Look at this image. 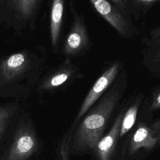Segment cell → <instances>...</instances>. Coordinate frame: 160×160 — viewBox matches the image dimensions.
<instances>
[{
    "label": "cell",
    "mask_w": 160,
    "mask_h": 160,
    "mask_svg": "<svg viewBox=\"0 0 160 160\" xmlns=\"http://www.w3.org/2000/svg\"><path fill=\"white\" fill-rule=\"evenodd\" d=\"M127 77L126 70L122 69L112 85L76 124L70 144V156L92 153L123 96L128 86Z\"/></svg>",
    "instance_id": "1"
},
{
    "label": "cell",
    "mask_w": 160,
    "mask_h": 160,
    "mask_svg": "<svg viewBox=\"0 0 160 160\" xmlns=\"http://www.w3.org/2000/svg\"><path fill=\"white\" fill-rule=\"evenodd\" d=\"M42 149L33 125L30 121L21 122L11 140L0 148V160H35Z\"/></svg>",
    "instance_id": "2"
},
{
    "label": "cell",
    "mask_w": 160,
    "mask_h": 160,
    "mask_svg": "<svg viewBox=\"0 0 160 160\" xmlns=\"http://www.w3.org/2000/svg\"><path fill=\"white\" fill-rule=\"evenodd\" d=\"M158 147L150 125L140 121L125 139L118 160H140Z\"/></svg>",
    "instance_id": "3"
},
{
    "label": "cell",
    "mask_w": 160,
    "mask_h": 160,
    "mask_svg": "<svg viewBox=\"0 0 160 160\" xmlns=\"http://www.w3.org/2000/svg\"><path fill=\"white\" fill-rule=\"evenodd\" d=\"M69 8L72 22L62 50V54L68 59L86 55L92 46L84 16L76 12L72 1H69Z\"/></svg>",
    "instance_id": "4"
},
{
    "label": "cell",
    "mask_w": 160,
    "mask_h": 160,
    "mask_svg": "<svg viewBox=\"0 0 160 160\" xmlns=\"http://www.w3.org/2000/svg\"><path fill=\"white\" fill-rule=\"evenodd\" d=\"M123 63L119 60L111 62L97 79L86 94L72 124L76 125L89 109L112 85L123 69Z\"/></svg>",
    "instance_id": "5"
},
{
    "label": "cell",
    "mask_w": 160,
    "mask_h": 160,
    "mask_svg": "<svg viewBox=\"0 0 160 160\" xmlns=\"http://www.w3.org/2000/svg\"><path fill=\"white\" fill-rule=\"evenodd\" d=\"M89 2L121 38L131 39L138 36V29L134 26L132 19L119 11L111 1L91 0Z\"/></svg>",
    "instance_id": "6"
},
{
    "label": "cell",
    "mask_w": 160,
    "mask_h": 160,
    "mask_svg": "<svg viewBox=\"0 0 160 160\" xmlns=\"http://www.w3.org/2000/svg\"><path fill=\"white\" fill-rule=\"evenodd\" d=\"M84 77L77 65L66 59L56 68L52 69L42 79L38 89L42 92L52 91L65 88L74 81Z\"/></svg>",
    "instance_id": "7"
},
{
    "label": "cell",
    "mask_w": 160,
    "mask_h": 160,
    "mask_svg": "<svg viewBox=\"0 0 160 160\" xmlns=\"http://www.w3.org/2000/svg\"><path fill=\"white\" fill-rule=\"evenodd\" d=\"M30 55L21 51L6 58L0 63V87L22 79L30 71Z\"/></svg>",
    "instance_id": "8"
},
{
    "label": "cell",
    "mask_w": 160,
    "mask_h": 160,
    "mask_svg": "<svg viewBox=\"0 0 160 160\" xmlns=\"http://www.w3.org/2000/svg\"><path fill=\"white\" fill-rule=\"evenodd\" d=\"M126 106H123L116 117L107 134L98 142L91 154L93 160H115L116 149L119 139L122 117Z\"/></svg>",
    "instance_id": "9"
},
{
    "label": "cell",
    "mask_w": 160,
    "mask_h": 160,
    "mask_svg": "<svg viewBox=\"0 0 160 160\" xmlns=\"http://www.w3.org/2000/svg\"><path fill=\"white\" fill-rule=\"evenodd\" d=\"M142 62L152 76L160 77V26L152 29L148 37L141 39Z\"/></svg>",
    "instance_id": "10"
},
{
    "label": "cell",
    "mask_w": 160,
    "mask_h": 160,
    "mask_svg": "<svg viewBox=\"0 0 160 160\" xmlns=\"http://www.w3.org/2000/svg\"><path fill=\"white\" fill-rule=\"evenodd\" d=\"M144 94L140 92L133 96L130 99L128 106H126L121 122L119 139H121L126 134L129 133L134 128L139 108L144 101Z\"/></svg>",
    "instance_id": "11"
},
{
    "label": "cell",
    "mask_w": 160,
    "mask_h": 160,
    "mask_svg": "<svg viewBox=\"0 0 160 160\" xmlns=\"http://www.w3.org/2000/svg\"><path fill=\"white\" fill-rule=\"evenodd\" d=\"M64 11L63 0H54L52 2L50 16V35L51 44L54 49H58L61 31Z\"/></svg>",
    "instance_id": "12"
},
{
    "label": "cell",
    "mask_w": 160,
    "mask_h": 160,
    "mask_svg": "<svg viewBox=\"0 0 160 160\" xmlns=\"http://www.w3.org/2000/svg\"><path fill=\"white\" fill-rule=\"evenodd\" d=\"M12 9L22 19H28L35 14L41 1L37 0H18L8 1Z\"/></svg>",
    "instance_id": "13"
},
{
    "label": "cell",
    "mask_w": 160,
    "mask_h": 160,
    "mask_svg": "<svg viewBox=\"0 0 160 160\" xmlns=\"http://www.w3.org/2000/svg\"><path fill=\"white\" fill-rule=\"evenodd\" d=\"M142 111L148 115L160 111V86L156 87L146 100H144ZM147 115V116H148Z\"/></svg>",
    "instance_id": "14"
},
{
    "label": "cell",
    "mask_w": 160,
    "mask_h": 160,
    "mask_svg": "<svg viewBox=\"0 0 160 160\" xmlns=\"http://www.w3.org/2000/svg\"><path fill=\"white\" fill-rule=\"evenodd\" d=\"M12 109L10 108H0V148L2 145L6 130L12 116Z\"/></svg>",
    "instance_id": "15"
},
{
    "label": "cell",
    "mask_w": 160,
    "mask_h": 160,
    "mask_svg": "<svg viewBox=\"0 0 160 160\" xmlns=\"http://www.w3.org/2000/svg\"><path fill=\"white\" fill-rule=\"evenodd\" d=\"M132 1L137 11L139 13L142 12L144 14H145L156 3L160 2L159 0H132Z\"/></svg>",
    "instance_id": "16"
},
{
    "label": "cell",
    "mask_w": 160,
    "mask_h": 160,
    "mask_svg": "<svg viewBox=\"0 0 160 160\" xmlns=\"http://www.w3.org/2000/svg\"><path fill=\"white\" fill-rule=\"evenodd\" d=\"M151 129L153 131L154 136L158 139V146H160V118L155 120L151 125Z\"/></svg>",
    "instance_id": "17"
}]
</instances>
